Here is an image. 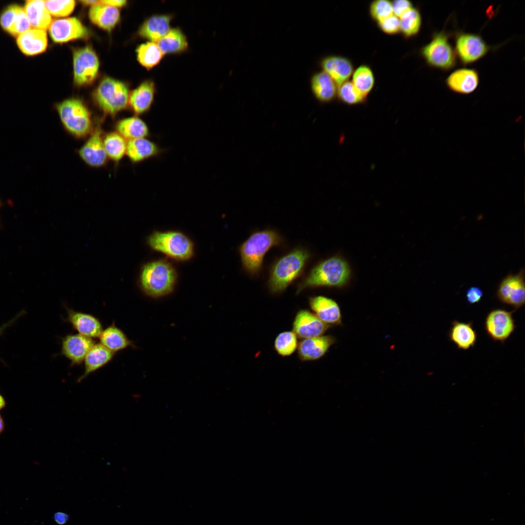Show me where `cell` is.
Listing matches in <instances>:
<instances>
[{
    "label": "cell",
    "mask_w": 525,
    "mask_h": 525,
    "mask_svg": "<svg viewBox=\"0 0 525 525\" xmlns=\"http://www.w3.org/2000/svg\"><path fill=\"white\" fill-rule=\"evenodd\" d=\"M310 257L309 252L296 248L279 259L272 266L268 280V287L273 294H280L302 272Z\"/></svg>",
    "instance_id": "277c9868"
},
{
    "label": "cell",
    "mask_w": 525,
    "mask_h": 525,
    "mask_svg": "<svg viewBox=\"0 0 525 525\" xmlns=\"http://www.w3.org/2000/svg\"><path fill=\"white\" fill-rule=\"evenodd\" d=\"M45 3L51 15L56 17L69 15L75 6V1L73 0H45Z\"/></svg>",
    "instance_id": "60d3db41"
},
{
    "label": "cell",
    "mask_w": 525,
    "mask_h": 525,
    "mask_svg": "<svg viewBox=\"0 0 525 525\" xmlns=\"http://www.w3.org/2000/svg\"><path fill=\"white\" fill-rule=\"evenodd\" d=\"M17 44L20 51L28 56L40 54L48 45L45 30L31 28L17 37Z\"/></svg>",
    "instance_id": "d6986e66"
},
{
    "label": "cell",
    "mask_w": 525,
    "mask_h": 525,
    "mask_svg": "<svg viewBox=\"0 0 525 525\" xmlns=\"http://www.w3.org/2000/svg\"><path fill=\"white\" fill-rule=\"evenodd\" d=\"M155 91L154 83L147 81L129 95L128 105L136 115H141L149 111L154 101Z\"/></svg>",
    "instance_id": "d4e9b609"
},
{
    "label": "cell",
    "mask_w": 525,
    "mask_h": 525,
    "mask_svg": "<svg viewBox=\"0 0 525 525\" xmlns=\"http://www.w3.org/2000/svg\"><path fill=\"white\" fill-rule=\"evenodd\" d=\"M161 152L155 142L147 138L127 140L126 155L133 163H138L158 156Z\"/></svg>",
    "instance_id": "cb8c5ba5"
},
{
    "label": "cell",
    "mask_w": 525,
    "mask_h": 525,
    "mask_svg": "<svg viewBox=\"0 0 525 525\" xmlns=\"http://www.w3.org/2000/svg\"><path fill=\"white\" fill-rule=\"evenodd\" d=\"M351 271L344 258L335 256L319 262L314 266L298 285L297 293L308 288L321 286L341 287L350 280Z\"/></svg>",
    "instance_id": "6da1fadb"
},
{
    "label": "cell",
    "mask_w": 525,
    "mask_h": 525,
    "mask_svg": "<svg viewBox=\"0 0 525 525\" xmlns=\"http://www.w3.org/2000/svg\"><path fill=\"white\" fill-rule=\"evenodd\" d=\"M140 63L147 69L158 65L164 54L155 42H148L140 45L136 50Z\"/></svg>",
    "instance_id": "d590c367"
},
{
    "label": "cell",
    "mask_w": 525,
    "mask_h": 525,
    "mask_svg": "<svg viewBox=\"0 0 525 525\" xmlns=\"http://www.w3.org/2000/svg\"><path fill=\"white\" fill-rule=\"evenodd\" d=\"M6 405V401L3 396L0 394V411L3 409Z\"/></svg>",
    "instance_id": "681fc988"
},
{
    "label": "cell",
    "mask_w": 525,
    "mask_h": 525,
    "mask_svg": "<svg viewBox=\"0 0 525 525\" xmlns=\"http://www.w3.org/2000/svg\"><path fill=\"white\" fill-rule=\"evenodd\" d=\"M337 94L343 103L350 105L364 101L366 97L354 86L352 82L346 81L338 87Z\"/></svg>",
    "instance_id": "ab89813d"
},
{
    "label": "cell",
    "mask_w": 525,
    "mask_h": 525,
    "mask_svg": "<svg viewBox=\"0 0 525 525\" xmlns=\"http://www.w3.org/2000/svg\"><path fill=\"white\" fill-rule=\"evenodd\" d=\"M400 31L407 37L416 35L419 32L421 18L419 11L412 8L400 18Z\"/></svg>",
    "instance_id": "74e56055"
},
{
    "label": "cell",
    "mask_w": 525,
    "mask_h": 525,
    "mask_svg": "<svg viewBox=\"0 0 525 525\" xmlns=\"http://www.w3.org/2000/svg\"><path fill=\"white\" fill-rule=\"evenodd\" d=\"M370 14L372 18L380 21L393 15L392 3L386 0H377L370 5Z\"/></svg>",
    "instance_id": "b9f144b4"
},
{
    "label": "cell",
    "mask_w": 525,
    "mask_h": 525,
    "mask_svg": "<svg viewBox=\"0 0 525 525\" xmlns=\"http://www.w3.org/2000/svg\"><path fill=\"white\" fill-rule=\"evenodd\" d=\"M456 50L464 64L473 63L483 57L488 52L489 47L480 36L463 33L456 40Z\"/></svg>",
    "instance_id": "5bb4252c"
},
{
    "label": "cell",
    "mask_w": 525,
    "mask_h": 525,
    "mask_svg": "<svg viewBox=\"0 0 525 525\" xmlns=\"http://www.w3.org/2000/svg\"><path fill=\"white\" fill-rule=\"evenodd\" d=\"M74 80L78 86L91 83L96 78L99 61L95 52L87 46L75 50L73 56Z\"/></svg>",
    "instance_id": "30bf717a"
},
{
    "label": "cell",
    "mask_w": 525,
    "mask_h": 525,
    "mask_svg": "<svg viewBox=\"0 0 525 525\" xmlns=\"http://www.w3.org/2000/svg\"><path fill=\"white\" fill-rule=\"evenodd\" d=\"M49 30L50 36L56 43H64L74 39L85 38L88 35L87 28L75 18L52 21Z\"/></svg>",
    "instance_id": "4fadbf2b"
},
{
    "label": "cell",
    "mask_w": 525,
    "mask_h": 525,
    "mask_svg": "<svg viewBox=\"0 0 525 525\" xmlns=\"http://www.w3.org/2000/svg\"><path fill=\"white\" fill-rule=\"evenodd\" d=\"M162 53H177L185 50L188 46L186 36L177 28L173 29L155 42Z\"/></svg>",
    "instance_id": "e575fe53"
},
{
    "label": "cell",
    "mask_w": 525,
    "mask_h": 525,
    "mask_svg": "<svg viewBox=\"0 0 525 525\" xmlns=\"http://www.w3.org/2000/svg\"><path fill=\"white\" fill-rule=\"evenodd\" d=\"M465 296L467 302L470 304H474L481 300L483 292L479 287L472 286L467 290Z\"/></svg>",
    "instance_id": "f6af8a7d"
},
{
    "label": "cell",
    "mask_w": 525,
    "mask_h": 525,
    "mask_svg": "<svg viewBox=\"0 0 525 525\" xmlns=\"http://www.w3.org/2000/svg\"><path fill=\"white\" fill-rule=\"evenodd\" d=\"M448 88L454 92L469 94L477 87L479 76L476 70L469 69H458L452 72L447 78Z\"/></svg>",
    "instance_id": "7402d4cb"
},
{
    "label": "cell",
    "mask_w": 525,
    "mask_h": 525,
    "mask_svg": "<svg viewBox=\"0 0 525 525\" xmlns=\"http://www.w3.org/2000/svg\"><path fill=\"white\" fill-rule=\"evenodd\" d=\"M329 325L307 310H301L296 314L293 323V332L297 337L307 339L321 336Z\"/></svg>",
    "instance_id": "2e32d148"
},
{
    "label": "cell",
    "mask_w": 525,
    "mask_h": 525,
    "mask_svg": "<svg viewBox=\"0 0 525 525\" xmlns=\"http://www.w3.org/2000/svg\"><path fill=\"white\" fill-rule=\"evenodd\" d=\"M103 142L108 158L114 162L118 163L126 155L127 141L116 131L104 135Z\"/></svg>",
    "instance_id": "836d02e7"
},
{
    "label": "cell",
    "mask_w": 525,
    "mask_h": 525,
    "mask_svg": "<svg viewBox=\"0 0 525 525\" xmlns=\"http://www.w3.org/2000/svg\"><path fill=\"white\" fill-rule=\"evenodd\" d=\"M81 2L82 3H83L84 4H87V5H91V6L96 5V4H98V3H100V1H99V0H82V1H81Z\"/></svg>",
    "instance_id": "f907efd6"
},
{
    "label": "cell",
    "mask_w": 525,
    "mask_h": 525,
    "mask_svg": "<svg viewBox=\"0 0 525 525\" xmlns=\"http://www.w3.org/2000/svg\"><path fill=\"white\" fill-rule=\"evenodd\" d=\"M309 303L315 315L324 323L328 325L340 323V309L334 300L324 296H317L310 297Z\"/></svg>",
    "instance_id": "ffe728a7"
},
{
    "label": "cell",
    "mask_w": 525,
    "mask_h": 525,
    "mask_svg": "<svg viewBox=\"0 0 525 525\" xmlns=\"http://www.w3.org/2000/svg\"><path fill=\"white\" fill-rule=\"evenodd\" d=\"M5 428L4 421L0 414V435L3 432Z\"/></svg>",
    "instance_id": "816d5d0a"
},
{
    "label": "cell",
    "mask_w": 525,
    "mask_h": 525,
    "mask_svg": "<svg viewBox=\"0 0 525 525\" xmlns=\"http://www.w3.org/2000/svg\"><path fill=\"white\" fill-rule=\"evenodd\" d=\"M496 296L502 304L512 306L517 311L525 304V269L522 268L516 274H509L501 281Z\"/></svg>",
    "instance_id": "9c48e42d"
},
{
    "label": "cell",
    "mask_w": 525,
    "mask_h": 525,
    "mask_svg": "<svg viewBox=\"0 0 525 525\" xmlns=\"http://www.w3.org/2000/svg\"><path fill=\"white\" fill-rule=\"evenodd\" d=\"M114 355V353L101 344H95L85 357L84 371L77 382H81L90 374L105 366L112 359Z\"/></svg>",
    "instance_id": "4316f807"
},
{
    "label": "cell",
    "mask_w": 525,
    "mask_h": 525,
    "mask_svg": "<svg viewBox=\"0 0 525 525\" xmlns=\"http://www.w3.org/2000/svg\"><path fill=\"white\" fill-rule=\"evenodd\" d=\"M95 344L93 339L77 334H69L62 339L61 354L68 359L71 366L78 365Z\"/></svg>",
    "instance_id": "9a60e30c"
},
{
    "label": "cell",
    "mask_w": 525,
    "mask_h": 525,
    "mask_svg": "<svg viewBox=\"0 0 525 525\" xmlns=\"http://www.w3.org/2000/svg\"><path fill=\"white\" fill-rule=\"evenodd\" d=\"M23 9L32 28L45 31L49 28L52 20L45 0H26Z\"/></svg>",
    "instance_id": "f546056e"
},
{
    "label": "cell",
    "mask_w": 525,
    "mask_h": 525,
    "mask_svg": "<svg viewBox=\"0 0 525 525\" xmlns=\"http://www.w3.org/2000/svg\"><path fill=\"white\" fill-rule=\"evenodd\" d=\"M147 241L153 250L178 261L188 260L194 253L193 242L179 231H155L148 237Z\"/></svg>",
    "instance_id": "8992f818"
},
{
    "label": "cell",
    "mask_w": 525,
    "mask_h": 525,
    "mask_svg": "<svg viewBox=\"0 0 525 525\" xmlns=\"http://www.w3.org/2000/svg\"><path fill=\"white\" fill-rule=\"evenodd\" d=\"M421 53L431 66L442 70H449L455 63V52L443 32L435 34L432 40L421 50Z\"/></svg>",
    "instance_id": "ba28073f"
},
{
    "label": "cell",
    "mask_w": 525,
    "mask_h": 525,
    "mask_svg": "<svg viewBox=\"0 0 525 525\" xmlns=\"http://www.w3.org/2000/svg\"><path fill=\"white\" fill-rule=\"evenodd\" d=\"M177 278L174 266L164 260H158L145 264L141 269L140 286L147 296L158 298L170 294Z\"/></svg>",
    "instance_id": "7a4b0ae2"
},
{
    "label": "cell",
    "mask_w": 525,
    "mask_h": 525,
    "mask_svg": "<svg viewBox=\"0 0 525 525\" xmlns=\"http://www.w3.org/2000/svg\"><path fill=\"white\" fill-rule=\"evenodd\" d=\"M391 3L393 15L398 18L412 8V3L406 0H397Z\"/></svg>",
    "instance_id": "ee69618b"
},
{
    "label": "cell",
    "mask_w": 525,
    "mask_h": 525,
    "mask_svg": "<svg viewBox=\"0 0 525 525\" xmlns=\"http://www.w3.org/2000/svg\"><path fill=\"white\" fill-rule=\"evenodd\" d=\"M321 66L338 87L348 81L353 71L352 65L347 58L340 56H330L323 59Z\"/></svg>",
    "instance_id": "484cf974"
},
{
    "label": "cell",
    "mask_w": 525,
    "mask_h": 525,
    "mask_svg": "<svg viewBox=\"0 0 525 525\" xmlns=\"http://www.w3.org/2000/svg\"><path fill=\"white\" fill-rule=\"evenodd\" d=\"M171 17L168 15L152 16L141 26L139 31V35L151 42H156L171 30Z\"/></svg>",
    "instance_id": "83f0119b"
},
{
    "label": "cell",
    "mask_w": 525,
    "mask_h": 525,
    "mask_svg": "<svg viewBox=\"0 0 525 525\" xmlns=\"http://www.w3.org/2000/svg\"><path fill=\"white\" fill-rule=\"evenodd\" d=\"M99 338L100 344L113 353L133 346L132 342L114 323L103 329Z\"/></svg>",
    "instance_id": "d6a6232c"
},
{
    "label": "cell",
    "mask_w": 525,
    "mask_h": 525,
    "mask_svg": "<svg viewBox=\"0 0 525 525\" xmlns=\"http://www.w3.org/2000/svg\"><path fill=\"white\" fill-rule=\"evenodd\" d=\"M115 128L117 132L128 140L147 138L150 135L147 123L136 115L118 121Z\"/></svg>",
    "instance_id": "4dcf8cb0"
},
{
    "label": "cell",
    "mask_w": 525,
    "mask_h": 525,
    "mask_svg": "<svg viewBox=\"0 0 525 525\" xmlns=\"http://www.w3.org/2000/svg\"><path fill=\"white\" fill-rule=\"evenodd\" d=\"M352 83L366 97L374 84V75L370 68L366 65H362L357 68L353 72Z\"/></svg>",
    "instance_id": "8d00e7d4"
},
{
    "label": "cell",
    "mask_w": 525,
    "mask_h": 525,
    "mask_svg": "<svg viewBox=\"0 0 525 525\" xmlns=\"http://www.w3.org/2000/svg\"><path fill=\"white\" fill-rule=\"evenodd\" d=\"M334 342L331 336L304 339L298 346V357L303 361L317 360L324 356Z\"/></svg>",
    "instance_id": "44dd1931"
},
{
    "label": "cell",
    "mask_w": 525,
    "mask_h": 525,
    "mask_svg": "<svg viewBox=\"0 0 525 525\" xmlns=\"http://www.w3.org/2000/svg\"><path fill=\"white\" fill-rule=\"evenodd\" d=\"M66 321L79 334L90 338L99 337L103 328L100 320L95 316L67 308Z\"/></svg>",
    "instance_id": "e0dca14e"
},
{
    "label": "cell",
    "mask_w": 525,
    "mask_h": 525,
    "mask_svg": "<svg viewBox=\"0 0 525 525\" xmlns=\"http://www.w3.org/2000/svg\"><path fill=\"white\" fill-rule=\"evenodd\" d=\"M448 336L457 349L467 350L473 348L477 341V333L473 328L472 322L454 320L451 323Z\"/></svg>",
    "instance_id": "603a6c76"
},
{
    "label": "cell",
    "mask_w": 525,
    "mask_h": 525,
    "mask_svg": "<svg viewBox=\"0 0 525 525\" xmlns=\"http://www.w3.org/2000/svg\"><path fill=\"white\" fill-rule=\"evenodd\" d=\"M0 24L4 30L16 37L32 28L23 7L16 4L4 9L0 16Z\"/></svg>",
    "instance_id": "ac0fdd59"
},
{
    "label": "cell",
    "mask_w": 525,
    "mask_h": 525,
    "mask_svg": "<svg viewBox=\"0 0 525 525\" xmlns=\"http://www.w3.org/2000/svg\"><path fill=\"white\" fill-rule=\"evenodd\" d=\"M100 2L103 4L108 5L117 8L122 7L126 4V1L124 0H101Z\"/></svg>",
    "instance_id": "7dc6e473"
},
{
    "label": "cell",
    "mask_w": 525,
    "mask_h": 525,
    "mask_svg": "<svg viewBox=\"0 0 525 525\" xmlns=\"http://www.w3.org/2000/svg\"><path fill=\"white\" fill-rule=\"evenodd\" d=\"M129 95L128 88L123 83L105 77L95 90L94 99L105 114L114 117L127 107Z\"/></svg>",
    "instance_id": "52a82bcc"
},
{
    "label": "cell",
    "mask_w": 525,
    "mask_h": 525,
    "mask_svg": "<svg viewBox=\"0 0 525 525\" xmlns=\"http://www.w3.org/2000/svg\"><path fill=\"white\" fill-rule=\"evenodd\" d=\"M103 132L99 125H96L84 144L78 150L82 160L88 166L100 168L106 165L107 157L103 142Z\"/></svg>",
    "instance_id": "7c38bea8"
},
{
    "label": "cell",
    "mask_w": 525,
    "mask_h": 525,
    "mask_svg": "<svg viewBox=\"0 0 525 525\" xmlns=\"http://www.w3.org/2000/svg\"><path fill=\"white\" fill-rule=\"evenodd\" d=\"M90 20L97 26L111 30L118 22L120 12L116 7L100 3L91 6L89 11Z\"/></svg>",
    "instance_id": "f1b7e54d"
},
{
    "label": "cell",
    "mask_w": 525,
    "mask_h": 525,
    "mask_svg": "<svg viewBox=\"0 0 525 525\" xmlns=\"http://www.w3.org/2000/svg\"><path fill=\"white\" fill-rule=\"evenodd\" d=\"M297 336L292 331L279 333L274 341V348L278 354L288 356L293 354L298 348Z\"/></svg>",
    "instance_id": "f35d334b"
},
{
    "label": "cell",
    "mask_w": 525,
    "mask_h": 525,
    "mask_svg": "<svg viewBox=\"0 0 525 525\" xmlns=\"http://www.w3.org/2000/svg\"><path fill=\"white\" fill-rule=\"evenodd\" d=\"M55 108L63 128L70 135L83 139L90 134L93 129L91 114L81 100L66 99L56 105Z\"/></svg>",
    "instance_id": "5b68a950"
},
{
    "label": "cell",
    "mask_w": 525,
    "mask_h": 525,
    "mask_svg": "<svg viewBox=\"0 0 525 525\" xmlns=\"http://www.w3.org/2000/svg\"><path fill=\"white\" fill-rule=\"evenodd\" d=\"M515 311L498 308L491 310L488 314L484 322V329L490 338L495 342L505 343L515 330V321L513 317Z\"/></svg>",
    "instance_id": "8fae6325"
},
{
    "label": "cell",
    "mask_w": 525,
    "mask_h": 525,
    "mask_svg": "<svg viewBox=\"0 0 525 525\" xmlns=\"http://www.w3.org/2000/svg\"><path fill=\"white\" fill-rule=\"evenodd\" d=\"M311 88L315 97L320 101H332L337 93V86L324 71L315 73L311 79Z\"/></svg>",
    "instance_id": "1f68e13d"
},
{
    "label": "cell",
    "mask_w": 525,
    "mask_h": 525,
    "mask_svg": "<svg viewBox=\"0 0 525 525\" xmlns=\"http://www.w3.org/2000/svg\"><path fill=\"white\" fill-rule=\"evenodd\" d=\"M281 242L280 235L272 229H264L253 233L240 246L242 266L251 276L260 271L265 254L272 247Z\"/></svg>",
    "instance_id": "3957f363"
},
{
    "label": "cell",
    "mask_w": 525,
    "mask_h": 525,
    "mask_svg": "<svg viewBox=\"0 0 525 525\" xmlns=\"http://www.w3.org/2000/svg\"><path fill=\"white\" fill-rule=\"evenodd\" d=\"M23 312H23V311L21 312H20V313H19L18 314V315H16V316H15V317H14V318H13V319H11V320H10V321H9V322H7V323H5V324H3V325H2V326H1L0 327V335H1V334H3V332H4V331L5 330V329H6V328H7V327H8V326H11V325H12V324H13V323L14 322H15V321H16V319H17V318H18V317H19V316H20L21 315H22L23 314Z\"/></svg>",
    "instance_id": "c3c4849f"
},
{
    "label": "cell",
    "mask_w": 525,
    "mask_h": 525,
    "mask_svg": "<svg viewBox=\"0 0 525 525\" xmlns=\"http://www.w3.org/2000/svg\"><path fill=\"white\" fill-rule=\"evenodd\" d=\"M69 518L68 514L62 511L56 512L53 515L54 521L59 525H65L68 521Z\"/></svg>",
    "instance_id": "bcb514c9"
},
{
    "label": "cell",
    "mask_w": 525,
    "mask_h": 525,
    "mask_svg": "<svg viewBox=\"0 0 525 525\" xmlns=\"http://www.w3.org/2000/svg\"><path fill=\"white\" fill-rule=\"evenodd\" d=\"M378 26L385 33L393 35L400 31V19L394 15L378 22Z\"/></svg>",
    "instance_id": "7bdbcfd3"
}]
</instances>
